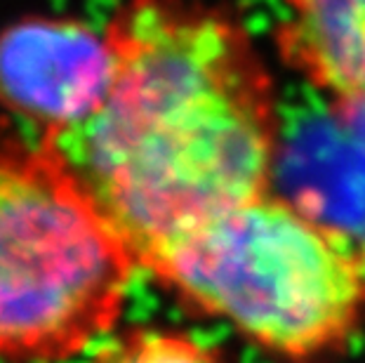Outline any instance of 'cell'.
<instances>
[{"instance_id": "6da1fadb", "label": "cell", "mask_w": 365, "mask_h": 363, "mask_svg": "<svg viewBox=\"0 0 365 363\" xmlns=\"http://www.w3.org/2000/svg\"><path fill=\"white\" fill-rule=\"evenodd\" d=\"M111 76L88 118L43 140L139 269L193 224L274 191L281 104L234 7L125 0L104 29Z\"/></svg>"}, {"instance_id": "7a4b0ae2", "label": "cell", "mask_w": 365, "mask_h": 363, "mask_svg": "<svg viewBox=\"0 0 365 363\" xmlns=\"http://www.w3.org/2000/svg\"><path fill=\"white\" fill-rule=\"evenodd\" d=\"M142 269L186 309L292 361L341 352L365 312L361 241L312 200L276 191L193 224Z\"/></svg>"}, {"instance_id": "3957f363", "label": "cell", "mask_w": 365, "mask_h": 363, "mask_svg": "<svg viewBox=\"0 0 365 363\" xmlns=\"http://www.w3.org/2000/svg\"><path fill=\"white\" fill-rule=\"evenodd\" d=\"M137 269L50 144L0 142V361L61 363L99 347Z\"/></svg>"}, {"instance_id": "277c9868", "label": "cell", "mask_w": 365, "mask_h": 363, "mask_svg": "<svg viewBox=\"0 0 365 363\" xmlns=\"http://www.w3.org/2000/svg\"><path fill=\"white\" fill-rule=\"evenodd\" d=\"M106 34L71 19H31L0 36V102L41 128V140L78 126L102 102Z\"/></svg>"}, {"instance_id": "5b68a950", "label": "cell", "mask_w": 365, "mask_h": 363, "mask_svg": "<svg viewBox=\"0 0 365 363\" xmlns=\"http://www.w3.org/2000/svg\"><path fill=\"white\" fill-rule=\"evenodd\" d=\"M274 26L281 64L337 121L365 116V0H281Z\"/></svg>"}, {"instance_id": "8992f818", "label": "cell", "mask_w": 365, "mask_h": 363, "mask_svg": "<svg viewBox=\"0 0 365 363\" xmlns=\"http://www.w3.org/2000/svg\"><path fill=\"white\" fill-rule=\"evenodd\" d=\"M90 363H224V359L180 330L137 326L106 337Z\"/></svg>"}, {"instance_id": "52a82bcc", "label": "cell", "mask_w": 365, "mask_h": 363, "mask_svg": "<svg viewBox=\"0 0 365 363\" xmlns=\"http://www.w3.org/2000/svg\"><path fill=\"white\" fill-rule=\"evenodd\" d=\"M361 252H363V262H365V234L361 238Z\"/></svg>"}]
</instances>
